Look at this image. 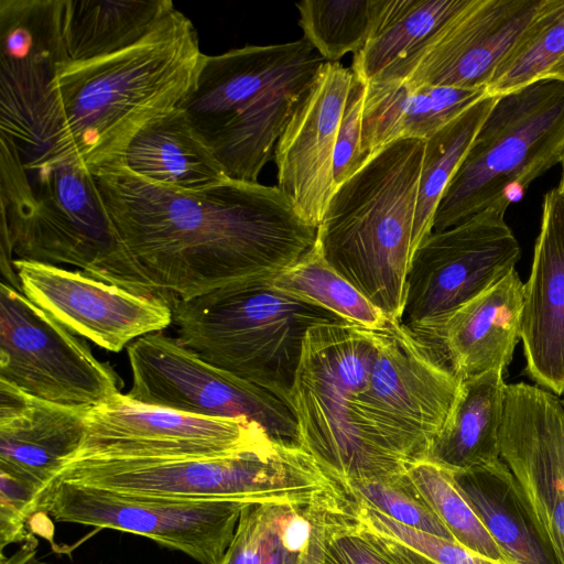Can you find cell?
<instances>
[{
    "instance_id": "obj_34",
    "label": "cell",
    "mask_w": 564,
    "mask_h": 564,
    "mask_svg": "<svg viewBox=\"0 0 564 564\" xmlns=\"http://www.w3.org/2000/svg\"><path fill=\"white\" fill-rule=\"evenodd\" d=\"M383 0H303L296 3L303 37L328 63L367 43Z\"/></svg>"
},
{
    "instance_id": "obj_35",
    "label": "cell",
    "mask_w": 564,
    "mask_h": 564,
    "mask_svg": "<svg viewBox=\"0 0 564 564\" xmlns=\"http://www.w3.org/2000/svg\"><path fill=\"white\" fill-rule=\"evenodd\" d=\"M406 474L455 542L487 558L512 564L487 531L452 471L430 460H422Z\"/></svg>"
},
{
    "instance_id": "obj_33",
    "label": "cell",
    "mask_w": 564,
    "mask_h": 564,
    "mask_svg": "<svg viewBox=\"0 0 564 564\" xmlns=\"http://www.w3.org/2000/svg\"><path fill=\"white\" fill-rule=\"evenodd\" d=\"M563 56L564 0H542L496 68L487 94L499 97L539 82Z\"/></svg>"
},
{
    "instance_id": "obj_30",
    "label": "cell",
    "mask_w": 564,
    "mask_h": 564,
    "mask_svg": "<svg viewBox=\"0 0 564 564\" xmlns=\"http://www.w3.org/2000/svg\"><path fill=\"white\" fill-rule=\"evenodd\" d=\"M355 516L344 488L307 502L267 505L261 564H324L327 542Z\"/></svg>"
},
{
    "instance_id": "obj_6",
    "label": "cell",
    "mask_w": 564,
    "mask_h": 564,
    "mask_svg": "<svg viewBox=\"0 0 564 564\" xmlns=\"http://www.w3.org/2000/svg\"><path fill=\"white\" fill-rule=\"evenodd\" d=\"M53 481L119 494L245 505L307 502L340 488L303 448L271 441L214 458L79 459Z\"/></svg>"
},
{
    "instance_id": "obj_9",
    "label": "cell",
    "mask_w": 564,
    "mask_h": 564,
    "mask_svg": "<svg viewBox=\"0 0 564 564\" xmlns=\"http://www.w3.org/2000/svg\"><path fill=\"white\" fill-rule=\"evenodd\" d=\"M563 152L564 82L545 78L499 96L438 204L433 231L507 209Z\"/></svg>"
},
{
    "instance_id": "obj_13",
    "label": "cell",
    "mask_w": 564,
    "mask_h": 564,
    "mask_svg": "<svg viewBox=\"0 0 564 564\" xmlns=\"http://www.w3.org/2000/svg\"><path fill=\"white\" fill-rule=\"evenodd\" d=\"M245 506L126 495L52 481L41 494L37 512L47 513L57 522L139 534L199 564H219Z\"/></svg>"
},
{
    "instance_id": "obj_19",
    "label": "cell",
    "mask_w": 564,
    "mask_h": 564,
    "mask_svg": "<svg viewBox=\"0 0 564 564\" xmlns=\"http://www.w3.org/2000/svg\"><path fill=\"white\" fill-rule=\"evenodd\" d=\"M351 79V68L324 63L274 149L278 187L316 228L336 191L334 153Z\"/></svg>"
},
{
    "instance_id": "obj_36",
    "label": "cell",
    "mask_w": 564,
    "mask_h": 564,
    "mask_svg": "<svg viewBox=\"0 0 564 564\" xmlns=\"http://www.w3.org/2000/svg\"><path fill=\"white\" fill-rule=\"evenodd\" d=\"M343 488L349 497L365 502L404 525L455 541L419 495L408 474L390 480L354 481Z\"/></svg>"
},
{
    "instance_id": "obj_29",
    "label": "cell",
    "mask_w": 564,
    "mask_h": 564,
    "mask_svg": "<svg viewBox=\"0 0 564 564\" xmlns=\"http://www.w3.org/2000/svg\"><path fill=\"white\" fill-rule=\"evenodd\" d=\"M174 9L170 0H65L63 32L69 62L104 58L138 44Z\"/></svg>"
},
{
    "instance_id": "obj_12",
    "label": "cell",
    "mask_w": 564,
    "mask_h": 564,
    "mask_svg": "<svg viewBox=\"0 0 564 564\" xmlns=\"http://www.w3.org/2000/svg\"><path fill=\"white\" fill-rule=\"evenodd\" d=\"M0 380L52 403L91 409L121 393L122 379L22 292L0 285Z\"/></svg>"
},
{
    "instance_id": "obj_43",
    "label": "cell",
    "mask_w": 564,
    "mask_h": 564,
    "mask_svg": "<svg viewBox=\"0 0 564 564\" xmlns=\"http://www.w3.org/2000/svg\"><path fill=\"white\" fill-rule=\"evenodd\" d=\"M37 540L33 536L11 555L0 554V564H51L37 556Z\"/></svg>"
},
{
    "instance_id": "obj_7",
    "label": "cell",
    "mask_w": 564,
    "mask_h": 564,
    "mask_svg": "<svg viewBox=\"0 0 564 564\" xmlns=\"http://www.w3.org/2000/svg\"><path fill=\"white\" fill-rule=\"evenodd\" d=\"M376 354V329L349 323L314 325L303 340L289 405L300 447L341 487L408 473L370 443L360 422L359 400Z\"/></svg>"
},
{
    "instance_id": "obj_5",
    "label": "cell",
    "mask_w": 564,
    "mask_h": 564,
    "mask_svg": "<svg viewBox=\"0 0 564 564\" xmlns=\"http://www.w3.org/2000/svg\"><path fill=\"white\" fill-rule=\"evenodd\" d=\"M424 148L387 145L336 188L317 227L326 261L390 319L404 304Z\"/></svg>"
},
{
    "instance_id": "obj_24",
    "label": "cell",
    "mask_w": 564,
    "mask_h": 564,
    "mask_svg": "<svg viewBox=\"0 0 564 564\" xmlns=\"http://www.w3.org/2000/svg\"><path fill=\"white\" fill-rule=\"evenodd\" d=\"M486 96V89L412 86L406 80L367 83L361 141L366 161L401 139L426 141Z\"/></svg>"
},
{
    "instance_id": "obj_3",
    "label": "cell",
    "mask_w": 564,
    "mask_h": 564,
    "mask_svg": "<svg viewBox=\"0 0 564 564\" xmlns=\"http://www.w3.org/2000/svg\"><path fill=\"white\" fill-rule=\"evenodd\" d=\"M1 237L19 260L70 264L90 276L172 307L121 240L94 174L65 160L25 164L0 132Z\"/></svg>"
},
{
    "instance_id": "obj_22",
    "label": "cell",
    "mask_w": 564,
    "mask_h": 564,
    "mask_svg": "<svg viewBox=\"0 0 564 564\" xmlns=\"http://www.w3.org/2000/svg\"><path fill=\"white\" fill-rule=\"evenodd\" d=\"M521 340L525 373L541 388L564 393V193L543 196L530 276L524 283Z\"/></svg>"
},
{
    "instance_id": "obj_18",
    "label": "cell",
    "mask_w": 564,
    "mask_h": 564,
    "mask_svg": "<svg viewBox=\"0 0 564 564\" xmlns=\"http://www.w3.org/2000/svg\"><path fill=\"white\" fill-rule=\"evenodd\" d=\"M22 293L70 333L112 352L173 322L172 306L84 271L13 259Z\"/></svg>"
},
{
    "instance_id": "obj_45",
    "label": "cell",
    "mask_w": 564,
    "mask_h": 564,
    "mask_svg": "<svg viewBox=\"0 0 564 564\" xmlns=\"http://www.w3.org/2000/svg\"><path fill=\"white\" fill-rule=\"evenodd\" d=\"M560 164H561L562 171H561V178H560V182H558V185L556 188L560 192L564 193V152H563V156H562Z\"/></svg>"
},
{
    "instance_id": "obj_32",
    "label": "cell",
    "mask_w": 564,
    "mask_h": 564,
    "mask_svg": "<svg viewBox=\"0 0 564 564\" xmlns=\"http://www.w3.org/2000/svg\"><path fill=\"white\" fill-rule=\"evenodd\" d=\"M269 284L324 307L349 324L379 329L390 319L326 261L316 240L308 251Z\"/></svg>"
},
{
    "instance_id": "obj_23",
    "label": "cell",
    "mask_w": 564,
    "mask_h": 564,
    "mask_svg": "<svg viewBox=\"0 0 564 564\" xmlns=\"http://www.w3.org/2000/svg\"><path fill=\"white\" fill-rule=\"evenodd\" d=\"M88 410L34 398L0 380V471L43 492L78 451Z\"/></svg>"
},
{
    "instance_id": "obj_14",
    "label": "cell",
    "mask_w": 564,
    "mask_h": 564,
    "mask_svg": "<svg viewBox=\"0 0 564 564\" xmlns=\"http://www.w3.org/2000/svg\"><path fill=\"white\" fill-rule=\"evenodd\" d=\"M506 210L488 208L423 240L406 276L399 319L404 327L445 317L514 271L521 247L505 220Z\"/></svg>"
},
{
    "instance_id": "obj_10",
    "label": "cell",
    "mask_w": 564,
    "mask_h": 564,
    "mask_svg": "<svg viewBox=\"0 0 564 564\" xmlns=\"http://www.w3.org/2000/svg\"><path fill=\"white\" fill-rule=\"evenodd\" d=\"M377 333V354L359 400L370 443L399 469L426 460L448 422L462 380L412 332L388 319Z\"/></svg>"
},
{
    "instance_id": "obj_25",
    "label": "cell",
    "mask_w": 564,
    "mask_h": 564,
    "mask_svg": "<svg viewBox=\"0 0 564 564\" xmlns=\"http://www.w3.org/2000/svg\"><path fill=\"white\" fill-rule=\"evenodd\" d=\"M117 165L177 191H200L229 178L180 107L147 123Z\"/></svg>"
},
{
    "instance_id": "obj_41",
    "label": "cell",
    "mask_w": 564,
    "mask_h": 564,
    "mask_svg": "<svg viewBox=\"0 0 564 564\" xmlns=\"http://www.w3.org/2000/svg\"><path fill=\"white\" fill-rule=\"evenodd\" d=\"M267 529V505H246L224 557L219 564H261Z\"/></svg>"
},
{
    "instance_id": "obj_26",
    "label": "cell",
    "mask_w": 564,
    "mask_h": 564,
    "mask_svg": "<svg viewBox=\"0 0 564 564\" xmlns=\"http://www.w3.org/2000/svg\"><path fill=\"white\" fill-rule=\"evenodd\" d=\"M467 0H383L351 70L362 82L403 80L413 59Z\"/></svg>"
},
{
    "instance_id": "obj_17",
    "label": "cell",
    "mask_w": 564,
    "mask_h": 564,
    "mask_svg": "<svg viewBox=\"0 0 564 564\" xmlns=\"http://www.w3.org/2000/svg\"><path fill=\"white\" fill-rule=\"evenodd\" d=\"M500 458L564 564V404L556 394L523 382L506 386Z\"/></svg>"
},
{
    "instance_id": "obj_21",
    "label": "cell",
    "mask_w": 564,
    "mask_h": 564,
    "mask_svg": "<svg viewBox=\"0 0 564 564\" xmlns=\"http://www.w3.org/2000/svg\"><path fill=\"white\" fill-rule=\"evenodd\" d=\"M523 293L514 270L445 317L409 330L462 381L505 373L521 339Z\"/></svg>"
},
{
    "instance_id": "obj_16",
    "label": "cell",
    "mask_w": 564,
    "mask_h": 564,
    "mask_svg": "<svg viewBox=\"0 0 564 564\" xmlns=\"http://www.w3.org/2000/svg\"><path fill=\"white\" fill-rule=\"evenodd\" d=\"M65 0H0V132L24 163L37 160L52 111V84L69 62Z\"/></svg>"
},
{
    "instance_id": "obj_2",
    "label": "cell",
    "mask_w": 564,
    "mask_h": 564,
    "mask_svg": "<svg viewBox=\"0 0 564 564\" xmlns=\"http://www.w3.org/2000/svg\"><path fill=\"white\" fill-rule=\"evenodd\" d=\"M204 55L193 23L174 9L124 51L61 65L43 151L31 163L65 160L90 172L119 164L147 123L180 107Z\"/></svg>"
},
{
    "instance_id": "obj_1",
    "label": "cell",
    "mask_w": 564,
    "mask_h": 564,
    "mask_svg": "<svg viewBox=\"0 0 564 564\" xmlns=\"http://www.w3.org/2000/svg\"><path fill=\"white\" fill-rule=\"evenodd\" d=\"M91 173L127 249L158 288L177 299L268 284L316 240L317 228L278 185L228 178L189 192L121 165Z\"/></svg>"
},
{
    "instance_id": "obj_20",
    "label": "cell",
    "mask_w": 564,
    "mask_h": 564,
    "mask_svg": "<svg viewBox=\"0 0 564 564\" xmlns=\"http://www.w3.org/2000/svg\"><path fill=\"white\" fill-rule=\"evenodd\" d=\"M542 0H467L409 65L412 86L486 89Z\"/></svg>"
},
{
    "instance_id": "obj_44",
    "label": "cell",
    "mask_w": 564,
    "mask_h": 564,
    "mask_svg": "<svg viewBox=\"0 0 564 564\" xmlns=\"http://www.w3.org/2000/svg\"><path fill=\"white\" fill-rule=\"evenodd\" d=\"M564 82V56L543 77Z\"/></svg>"
},
{
    "instance_id": "obj_31",
    "label": "cell",
    "mask_w": 564,
    "mask_h": 564,
    "mask_svg": "<svg viewBox=\"0 0 564 564\" xmlns=\"http://www.w3.org/2000/svg\"><path fill=\"white\" fill-rule=\"evenodd\" d=\"M497 99V96L484 97L425 141L413 226V254L433 231L438 204Z\"/></svg>"
},
{
    "instance_id": "obj_4",
    "label": "cell",
    "mask_w": 564,
    "mask_h": 564,
    "mask_svg": "<svg viewBox=\"0 0 564 564\" xmlns=\"http://www.w3.org/2000/svg\"><path fill=\"white\" fill-rule=\"evenodd\" d=\"M324 63L304 37L204 55L180 108L229 178L258 182Z\"/></svg>"
},
{
    "instance_id": "obj_15",
    "label": "cell",
    "mask_w": 564,
    "mask_h": 564,
    "mask_svg": "<svg viewBox=\"0 0 564 564\" xmlns=\"http://www.w3.org/2000/svg\"><path fill=\"white\" fill-rule=\"evenodd\" d=\"M271 441L261 425L243 417L194 415L119 393L88 410L82 444L68 462L214 458Z\"/></svg>"
},
{
    "instance_id": "obj_39",
    "label": "cell",
    "mask_w": 564,
    "mask_h": 564,
    "mask_svg": "<svg viewBox=\"0 0 564 564\" xmlns=\"http://www.w3.org/2000/svg\"><path fill=\"white\" fill-rule=\"evenodd\" d=\"M41 489L22 478L0 471V549L33 538L30 522L37 513Z\"/></svg>"
},
{
    "instance_id": "obj_40",
    "label": "cell",
    "mask_w": 564,
    "mask_h": 564,
    "mask_svg": "<svg viewBox=\"0 0 564 564\" xmlns=\"http://www.w3.org/2000/svg\"><path fill=\"white\" fill-rule=\"evenodd\" d=\"M324 564H394L371 534L352 520L337 529L327 542Z\"/></svg>"
},
{
    "instance_id": "obj_8",
    "label": "cell",
    "mask_w": 564,
    "mask_h": 564,
    "mask_svg": "<svg viewBox=\"0 0 564 564\" xmlns=\"http://www.w3.org/2000/svg\"><path fill=\"white\" fill-rule=\"evenodd\" d=\"M172 310V323L183 346L286 404L307 329L317 324L347 323L269 283L177 299Z\"/></svg>"
},
{
    "instance_id": "obj_37",
    "label": "cell",
    "mask_w": 564,
    "mask_h": 564,
    "mask_svg": "<svg viewBox=\"0 0 564 564\" xmlns=\"http://www.w3.org/2000/svg\"><path fill=\"white\" fill-rule=\"evenodd\" d=\"M351 499L361 525L401 542L436 564H506L476 554L455 541L404 525L365 502Z\"/></svg>"
},
{
    "instance_id": "obj_11",
    "label": "cell",
    "mask_w": 564,
    "mask_h": 564,
    "mask_svg": "<svg viewBox=\"0 0 564 564\" xmlns=\"http://www.w3.org/2000/svg\"><path fill=\"white\" fill-rule=\"evenodd\" d=\"M132 373L128 398L183 413L247 419L275 442L300 446L296 419L268 390L220 369L160 332L133 340L127 349Z\"/></svg>"
},
{
    "instance_id": "obj_27",
    "label": "cell",
    "mask_w": 564,
    "mask_h": 564,
    "mask_svg": "<svg viewBox=\"0 0 564 564\" xmlns=\"http://www.w3.org/2000/svg\"><path fill=\"white\" fill-rule=\"evenodd\" d=\"M495 542L512 564H558L501 458L453 473Z\"/></svg>"
},
{
    "instance_id": "obj_38",
    "label": "cell",
    "mask_w": 564,
    "mask_h": 564,
    "mask_svg": "<svg viewBox=\"0 0 564 564\" xmlns=\"http://www.w3.org/2000/svg\"><path fill=\"white\" fill-rule=\"evenodd\" d=\"M366 90L367 84L352 73L334 153V182L336 188L367 163L361 151Z\"/></svg>"
},
{
    "instance_id": "obj_42",
    "label": "cell",
    "mask_w": 564,
    "mask_h": 564,
    "mask_svg": "<svg viewBox=\"0 0 564 564\" xmlns=\"http://www.w3.org/2000/svg\"><path fill=\"white\" fill-rule=\"evenodd\" d=\"M373 538L384 554L394 564H436L416 551L391 538L377 533L373 534Z\"/></svg>"
},
{
    "instance_id": "obj_28",
    "label": "cell",
    "mask_w": 564,
    "mask_h": 564,
    "mask_svg": "<svg viewBox=\"0 0 564 564\" xmlns=\"http://www.w3.org/2000/svg\"><path fill=\"white\" fill-rule=\"evenodd\" d=\"M506 386L501 371L463 380L452 415L426 460L459 473L499 459Z\"/></svg>"
},
{
    "instance_id": "obj_46",
    "label": "cell",
    "mask_w": 564,
    "mask_h": 564,
    "mask_svg": "<svg viewBox=\"0 0 564 564\" xmlns=\"http://www.w3.org/2000/svg\"><path fill=\"white\" fill-rule=\"evenodd\" d=\"M564 394V393H563ZM563 404H564V399L562 400Z\"/></svg>"
}]
</instances>
